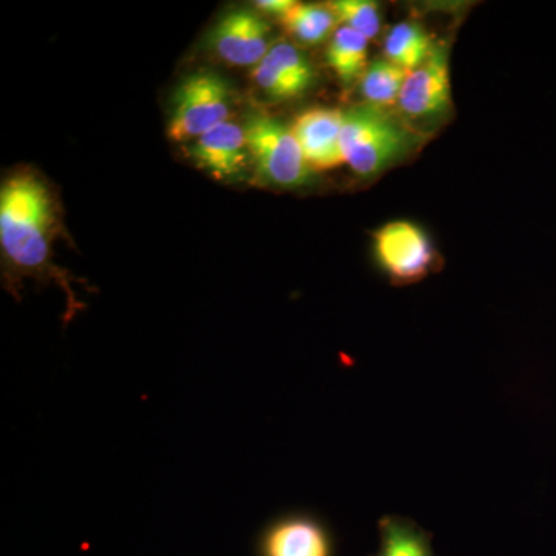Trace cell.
Here are the masks:
<instances>
[{"instance_id":"cell-1","label":"cell","mask_w":556,"mask_h":556,"mask_svg":"<svg viewBox=\"0 0 556 556\" xmlns=\"http://www.w3.org/2000/svg\"><path fill=\"white\" fill-rule=\"evenodd\" d=\"M50 204L46 186L33 175H16L0 190V244L21 273H51Z\"/></svg>"},{"instance_id":"cell-2","label":"cell","mask_w":556,"mask_h":556,"mask_svg":"<svg viewBox=\"0 0 556 556\" xmlns=\"http://www.w3.org/2000/svg\"><path fill=\"white\" fill-rule=\"evenodd\" d=\"M416 135L386 109L361 105L345 112L340 148L345 164L361 177H372L415 149Z\"/></svg>"},{"instance_id":"cell-3","label":"cell","mask_w":556,"mask_h":556,"mask_svg":"<svg viewBox=\"0 0 556 556\" xmlns=\"http://www.w3.org/2000/svg\"><path fill=\"white\" fill-rule=\"evenodd\" d=\"M243 127L252 164L266 185L294 189L309 181L313 170L283 123L266 113H251Z\"/></svg>"},{"instance_id":"cell-4","label":"cell","mask_w":556,"mask_h":556,"mask_svg":"<svg viewBox=\"0 0 556 556\" xmlns=\"http://www.w3.org/2000/svg\"><path fill=\"white\" fill-rule=\"evenodd\" d=\"M232 112V90L218 73L197 72L188 76L172 98L167 137L175 142H192L219 124L228 123Z\"/></svg>"},{"instance_id":"cell-5","label":"cell","mask_w":556,"mask_h":556,"mask_svg":"<svg viewBox=\"0 0 556 556\" xmlns=\"http://www.w3.org/2000/svg\"><path fill=\"white\" fill-rule=\"evenodd\" d=\"M375 252L380 268L396 283H413L428 276L437 258L427 233L409 222L382 226L375 236Z\"/></svg>"},{"instance_id":"cell-6","label":"cell","mask_w":556,"mask_h":556,"mask_svg":"<svg viewBox=\"0 0 556 556\" xmlns=\"http://www.w3.org/2000/svg\"><path fill=\"white\" fill-rule=\"evenodd\" d=\"M270 33L273 28L262 14L233 10L208 33L207 46L226 64L255 67L273 49Z\"/></svg>"},{"instance_id":"cell-7","label":"cell","mask_w":556,"mask_h":556,"mask_svg":"<svg viewBox=\"0 0 556 556\" xmlns=\"http://www.w3.org/2000/svg\"><path fill=\"white\" fill-rule=\"evenodd\" d=\"M397 105L412 119L441 118L452 109L447 51L434 47L428 60L409 72Z\"/></svg>"},{"instance_id":"cell-8","label":"cell","mask_w":556,"mask_h":556,"mask_svg":"<svg viewBox=\"0 0 556 556\" xmlns=\"http://www.w3.org/2000/svg\"><path fill=\"white\" fill-rule=\"evenodd\" d=\"M252 78L269 100L289 101L311 89L316 72L299 47L277 42L252 70Z\"/></svg>"},{"instance_id":"cell-9","label":"cell","mask_w":556,"mask_h":556,"mask_svg":"<svg viewBox=\"0 0 556 556\" xmlns=\"http://www.w3.org/2000/svg\"><path fill=\"white\" fill-rule=\"evenodd\" d=\"M343 121L345 112L342 110L314 108L300 113L289 127L311 170H331L345 164L340 148Z\"/></svg>"},{"instance_id":"cell-10","label":"cell","mask_w":556,"mask_h":556,"mask_svg":"<svg viewBox=\"0 0 556 556\" xmlns=\"http://www.w3.org/2000/svg\"><path fill=\"white\" fill-rule=\"evenodd\" d=\"M188 152L200 169L217 179L240 177L251 160L244 127L232 121L190 142Z\"/></svg>"},{"instance_id":"cell-11","label":"cell","mask_w":556,"mask_h":556,"mask_svg":"<svg viewBox=\"0 0 556 556\" xmlns=\"http://www.w3.org/2000/svg\"><path fill=\"white\" fill-rule=\"evenodd\" d=\"M262 556H332L327 529L316 519L295 515L277 521L260 543Z\"/></svg>"},{"instance_id":"cell-12","label":"cell","mask_w":556,"mask_h":556,"mask_svg":"<svg viewBox=\"0 0 556 556\" xmlns=\"http://www.w3.org/2000/svg\"><path fill=\"white\" fill-rule=\"evenodd\" d=\"M379 551L371 556H437L430 532L412 519L387 515L379 521Z\"/></svg>"},{"instance_id":"cell-13","label":"cell","mask_w":556,"mask_h":556,"mask_svg":"<svg viewBox=\"0 0 556 556\" xmlns=\"http://www.w3.org/2000/svg\"><path fill=\"white\" fill-rule=\"evenodd\" d=\"M369 40L361 33L339 27L329 40L327 64L345 86L361 80L368 68Z\"/></svg>"},{"instance_id":"cell-14","label":"cell","mask_w":556,"mask_h":556,"mask_svg":"<svg viewBox=\"0 0 556 556\" xmlns=\"http://www.w3.org/2000/svg\"><path fill=\"white\" fill-rule=\"evenodd\" d=\"M427 31L415 22H401L391 28L383 43L386 60L413 72L428 60L434 50Z\"/></svg>"},{"instance_id":"cell-15","label":"cell","mask_w":556,"mask_h":556,"mask_svg":"<svg viewBox=\"0 0 556 556\" xmlns=\"http://www.w3.org/2000/svg\"><path fill=\"white\" fill-rule=\"evenodd\" d=\"M408 75V70L388 60L371 62L361 79L362 97L372 108L386 109L397 104Z\"/></svg>"},{"instance_id":"cell-16","label":"cell","mask_w":556,"mask_h":556,"mask_svg":"<svg viewBox=\"0 0 556 556\" xmlns=\"http://www.w3.org/2000/svg\"><path fill=\"white\" fill-rule=\"evenodd\" d=\"M281 24L285 30L308 46L324 42L328 36L334 35V28L338 27V21L328 5L299 2H295L287 16L281 17Z\"/></svg>"},{"instance_id":"cell-17","label":"cell","mask_w":556,"mask_h":556,"mask_svg":"<svg viewBox=\"0 0 556 556\" xmlns=\"http://www.w3.org/2000/svg\"><path fill=\"white\" fill-rule=\"evenodd\" d=\"M342 27L361 33L365 38L375 39L380 31V14L378 3L371 0H334L328 3Z\"/></svg>"},{"instance_id":"cell-18","label":"cell","mask_w":556,"mask_h":556,"mask_svg":"<svg viewBox=\"0 0 556 556\" xmlns=\"http://www.w3.org/2000/svg\"><path fill=\"white\" fill-rule=\"evenodd\" d=\"M294 5V0H258L255 2V9L270 14V16H278L280 20L287 16Z\"/></svg>"}]
</instances>
